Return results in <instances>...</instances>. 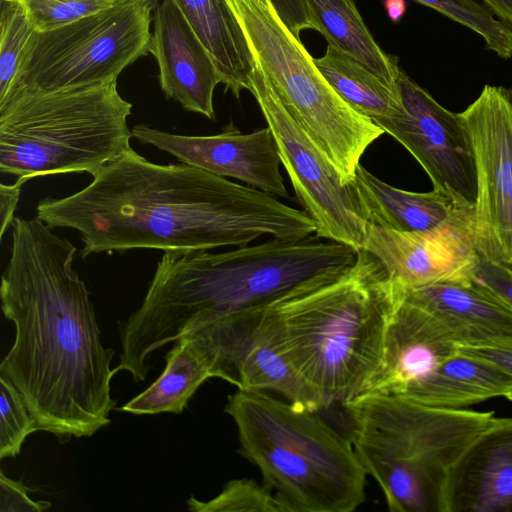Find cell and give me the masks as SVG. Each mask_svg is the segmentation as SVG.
I'll return each instance as SVG.
<instances>
[{
	"label": "cell",
	"instance_id": "obj_1",
	"mask_svg": "<svg viewBox=\"0 0 512 512\" xmlns=\"http://www.w3.org/2000/svg\"><path fill=\"white\" fill-rule=\"evenodd\" d=\"M1 307L15 327L0 364L37 430L61 441L107 426L114 351L105 348L85 283L72 267L76 247L37 216L15 217Z\"/></svg>",
	"mask_w": 512,
	"mask_h": 512
},
{
	"label": "cell",
	"instance_id": "obj_2",
	"mask_svg": "<svg viewBox=\"0 0 512 512\" xmlns=\"http://www.w3.org/2000/svg\"><path fill=\"white\" fill-rule=\"evenodd\" d=\"M92 177L80 191L36 207L51 229L79 232L83 258L137 248L242 247L263 236L299 240L317 231L304 210L272 194L185 163H152L133 149Z\"/></svg>",
	"mask_w": 512,
	"mask_h": 512
},
{
	"label": "cell",
	"instance_id": "obj_3",
	"mask_svg": "<svg viewBox=\"0 0 512 512\" xmlns=\"http://www.w3.org/2000/svg\"><path fill=\"white\" fill-rule=\"evenodd\" d=\"M358 251L316 234L270 237L233 250L167 251L140 307L119 325L117 371L144 381L148 360L191 329L214 318L264 306L315 280L349 269Z\"/></svg>",
	"mask_w": 512,
	"mask_h": 512
},
{
	"label": "cell",
	"instance_id": "obj_4",
	"mask_svg": "<svg viewBox=\"0 0 512 512\" xmlns=\"http://www.w3.org/2000/svg\"><path fill=\"white\" fill-rule=\"evenodd\" d=\"M398 290L359 250L339 275L315 280L263 308L284 358L326 408L364 393L380 368Z\"/></svg>",
	"mask_w": 512,
	"mask_h": 512
},
{
	"label": "cell",
	"instance_id": "obj_5",
	"mask_svg": "<svg viewBox=\"0 0 512 512\" xmlns=\"http://www.w3.org/2000/svg\"><path fill=\"white\" fill-rule=\"evenodd\" d=\"M342 407L345 435L391 512H456L471 456L512 425V417L494 411L437 408L381 393H362Z\"/></svg>",
	"mask_w": 512,
	"mask_h": 512
},
{
	"label": "cell",
	"instance_id": "obj_6",
	"mask_svg": "<svg viewBox=\"0 0 512 512\" xmlns=\"http://www.w3.org/2000/svg\"><path fill=\"white\" fill-rule=\"evenodd\" d=\"M224 411L237 427L238 452L260 470L282 512H352L365 501L368 474L350 440L316 411L239 389Z\"/></svg>",
	"mask_w": 512,
	"mask_h": 512
},
{
	"label": "cell",
	"instance_id": "obj_7",
	"mask_svg": "<svg viewBox=\"0 0 512 512\" xmlns=\"http://www.w3.org/2000/svg\"><path fill=\"white\" fill-rule=\"evenodd\" d=\"M131 110L117 81L57 91L19 88L0 103V171L27 181L94 176L132 149Z\"/></svg>",
	"mask_w": 512,
	"mask_h": 512
},
{
	"label": "cell",
	"instance_id": "obj_8",
	"mask_svg": "<svg viewBox=\"0 0 512 512\" xmlns=\"http://www.w3.org/2000/svg\"><path fill=\"white\" fill-rule=\"evenodd\" d=\"M226 1L283 105L350 184L362 155L384 130L337 94L271 0Z\"/></svg>",
	"mask_w": 512,
	"mask_h": 512
},
{
	"label": "cell",
	"instance_id": "obj_9",
	"mask_svg": "<svg viewBox=\"0 0 512 512\" xmlns=\"http://www.w3.org/2000/svg\"><path fill=\"white\" fill-rule=\"evenodd\" d=\"M159 2L124 0L59 28L35 31L15 90L57 91L117 81L126 67L150 53Z\"/></svg>",
	"mask_w": 512,
	"mask_h": 512
},
{
	"label": "cell",
	"instance_id": "obj_10",
	"mask_svg": "<svg viewBox=\"0 0 512 512\" xmlns=\"http://www.w3.org/2000/svg\"><path fill=\"white\" fill-rule=\"evenodd\" d=\"M254 60L248 91L275 137L297 199L317 224L316 235L362 250L368 222L353 186L342 182L332 162L288 112Z\"/></svg>",
	"mask_w": 512,
	"mask_h": 512
},
{
	"label": "cell",
	"instance_id": "obj_11",
	"mask_svg": "<svg viewBox=\"0 0 512 512\" xmlns=\"http://www.w3.org/2000/svg\"><path fill=\"white\" fill-rule=\"evenodd\" d=\"M473 147L477 254L512 270V90L485 85L462 112Z\"/></svg>",
	"mask_w": 512,
	"mask_h": 512
},
{
	"label": "cell",
	"instance_id": "obj_12",
	"mask_svg": "<svg viewBox=\"0 0 512 512\" xmlns=\"http://www.w3.org/2000/svg\"><path fill=\"white\" fill-rule=\"evenodd\" d=\"M264 306L214 318L183 336L204 353L214 377L237 389L273 391L305 410L326 408L276 347L263 318Z\"/></svg>",
	"mask_w": 512,
	"mask_h": 512
},
{
	"label": "cell",
	"instance_id": "obj_13",
	"mask_svg": "<svg viewBox=\"0 0 512 512\" xmlns=\"http://www.w3.org/2000/svg\"><path fill=\"white\" fill-rule=\"evenodd\" d=\"M398 88L403 112L378 126L411 153L434 188L450 190L474 205L477 195L474 152L459 113L440 105L402 69Z\"/></svg>",
	"mask_w": 512,
	"mask_h": 512
},
{
	"label": "cell",
	"instance_id": "obj_14",
	"mask_svg": "<svg viewBox=\"0 0 512 512\" xmlns=\"http://www.w3.org/2000/svg\"><path fill=\"white\" fill-rule=\"evenodd\" d=\"M362 250L401 290L470 278L478 258L474 209L427 231L402 232L368 224Z\"/></svg>",
	"mask_w": 512,
	"mask_h": 512
},
{
	"label": "cell",
	"instance_id": "obj_15",
	"mask_svg": "<svg viewBox=\"0 0 512 512\" xmlns=\"http://www.w3.org/2000/svg\"><path fill=\"white\" fill-rule=\"evenodd\" d=\"M398 290L396 312L432 340L458 347L512 336V310L472 277Z\"/></svg>",
	"mask_w": 512,
	"mask_h": 512
},
{
	"label": "cell",
	"instance_id": "obj_16",
	"mask_svg": "<svg viewBox=\"0 0 512 512\" xmlns=\"http://www.w3.org/2000/svg\"><path fill=\"white\" fill-rule=\"evenodd\" d=\"M131 131L140 143L165 151L181 163L290 199L280 172L278 146L268 126L245 134L230 123L211 136L172 134L143 123Z\"/></svg>",
	"mask_w": 512,
	"mask_h": 512
},
{
	"label": "cell",
	"instance_id": "obj_17",
	"mask_svg": "<svg viewBox=\"0 0 512 512\" xmlns=\"http://www.w3.org/2000/svg\"><path fill=\"white\" fill-rule=\"evenodd\" d=\"M150 53L159 84L168 99L190 112L215 119L213 94L221 83L202 42L173 0H160L154 10Z\"/></svg>",
	"mask_w": 512,
	"mask_h": 512
},
{
	"label": "cell",
	"instance_id": "obj_18",
	"mask_svg": "<svg viewBox=\"0 0 512 512\" xmlns=\"http://www.w3.org/2000/svg\"><path fill=\"white\" fill-rule=\"evenodd\" d=\"M351 185L368 224L396 231L431 230L474 209L447 189L418 193L393 187L362 165Z\"/></svg>",
	"mask_w": 512,
	"mask_h": 512
},
{
	"label": "cell",
	"instance_id": "obj_19",
	"mask_svg": "<svg viewBox=\"0 0 512 512\" xmlns=\"http://www.w3.org/2000/svg\"><path fill=\"white\" fill-rule=\"evenodd\" d=\"M204 45L225 91L249 90L254 56L226 0H173Z\"/></svg>",
	"mask_w": 512,
	"mask_h": 512
},
{
	"label": "cell",
	"instance_id": "obj_20",
	"mask_svg": "<svg viewBox=\"0 0 512 512\" xmlns=\"http://www.w3.org/2000/svg\"><path fill=\"white\" fill-rule=\"evenodd\" d=\"M511 390L512 376L487 361L457 351L402 397L437 408L463 409L505 397Z\"/></svg>",
	"mask_w": 512,
	"mask_h": 512
},
{
	"label": "cell",
	"instance_id": "obj_21",
	"mask_svg": "<svg viewBox=\"0 0 512 512\" xmlns=\"http://www.w3.org/2000/svg\"><path fill=\"white\" fill-rule=\"evenodd\" d=\"M312 29L388 85L398 88V58L384 52L364 23L354 0H306Z\"/></svg>",
	"mask_w": 512,
	"mask_h": 512
},
{
	"label": "cell",
	"instance_id": "obj_22",
	"mask_svg": "<svg viewBox=\"0 0 512 512\" xmlns=\"http://www.w3.org/2000/svg\"><path fill=\"white\" fill-rule=\"evenodd\" d=\"M512 511V425L486 438L471 456L457 512Z\"/></svg>",
	"mask_w": 512,
	"mask_h": 512
},
{
	"label": "cell",
	"instance_id": "obj_23",
	"mask_svg": "<svg viewBox=\"0 0 512 512\" xmlns=\"http://www.w3.org/2000/svg\"><path fill=\"white\" fill-rule=\"evenodd\" d=\"M165 359L162 374L121 411L136 415L179 414L197 389L214 378L210 361L188 336L179 338Z\"/></svg>",
	"mask_w": 512,
	"mask_h": 512
},
{
	"label": "cell",
	"instance_id": "obj_24",
	"mask_svg": "<svg viewBox=\"0 0 512 512\" xmlns=\"http://www.w3.org/2000/svg\"><path fill=\"white\" fill-rule=\"evenodd\" d=\"M315 65L337 94L377 125L404 110L399 88L385 83L354 59L328 45Z\"/></svg>",
	"mask_w": 512,
	"mask_h": 512
},
{
	"label": "cell",
	"instance_id": "obj_25",
	"mask_svg": "<svg viewBox=\"0 0 512 512\" xmlns=\"http://www.w3.org/2000/svg\"><path fill=\"white\" fill-rule=\"evenodd\" d=\"M0 103L19 86L25 56L35 30L15 2H0Z\"/></svg>",
	"mask_w": 512,
	"mask_h": 512
},
{
	"label": "cell",
	"instance_id": "obj_26",
	"mask_svg": "<svg viewBox=\"0 0 512 512\" xmlns=\"http://www.w3.org/2000/svg\"><path fill=\"white\" fill-rule=\"evenodd\" d=\"M471 29L485 41L486 48L503 59L512 58V27L494 17L474 0H414Z\"/></svg>",
	"mask_w": 512,
	"mask_h": 512
},
{
	"label": "cell",
	"instance_id": "obj_27",
	"mask_svg": "<svg viewBox=\"0 0 512 512\" xmlns=\"http://www.w3.org/2000/svg\"><path fill=\"white\" fill-rule=\"evenodd\" d=\"M186 504L192 512H282L272 491L251 479L230 480L211 500L191 496Z\"/></svg>",
	"mask_w": 512,
	"mask_h": 512
},
{
	"label": "cell",
	"instance_id": "obj_28",
	"mask_svg": "<svg viewBox=\"0 0 512 512\" xmlns=\"http://www.w3.org/2000/svg\"><path fill=\"white\" fill-rule=\"evenodd\" d=\"M17 3L36 32H45L97 13L124 0H2Z\"/></svg>",
	"mask_w": 512,
	"mask_h": 512
},
{
	"label": "cell",
	"instance_id": "obj_29",
	"mask_svg": "<svg viewBox=\"0 0 512 512\" xmlns=\"http://www.w3.org/2000/svg\"><path fill=\"white\" fill-rule=\"evenodd\" d=\"M37 430L35 420L12 382L0 374V458L16 457L27 436Z\"/></svg>",
	"mask_w": 512,
	"mask_h": 512
},
{
	"label": "cell",
	"instance_id": "obj_30",
	"mask_svg": "<svg viewBox=\"0 0 512 512\" xmlns=\"http://www.w3.org/2000/svg\"><path fill=\"white\" fill-rule=\"evenodd\" d=\"M472 278L487 288L512 310V270L481 258L472 269Z\"/></svg>",
	"mask_w": 512,
	"mask_h": 512
},
{
	"label": "cell",
	"instance_id": "obj_31",
	"mask_svg": "<svg viewBox=\"0 0 512 512\" xmlns=\"http://www.w3.org/2000/svg\"><path fill=\"white\" fill-rule=\"evenodd\" d=\"M30 489L20 481L12 480L0 473V511L1 512H43L51 507L48 501H34L29 495Z\"/></svg>",
	"mask_w": 512,
	"mask_h": 512
},
{
	"label": "cell",
	"instance_id": "obj_32",
	"mask_svg": "<svg viewBox=\"0 0 512 512\" xmlns=\"http://www.w3.org/2000/svg\"><path fill=\"white\" fill-rule=\"evenodd\" d=\"M458 351L487 361L512 376V336L463 345Z\"/></svg>",
	"mask_w": 512,
	"mask_h": 512
},
{
	"label": "cell",
	"instance_id": "obj_33",
	"mask_svg": "<svg viewBox=\"0 0 512 512\" xmlns=\"http://www.w3.org/2000/svg\"><path fill=\"white\" fill-rule=\"evenodd\" d=\"M286 27L297 37L306 29H312L306 0H271Z\"/></svg>",
	"mask_w": 512,
	"mask_h": 512
},
{
	"label": "cell",
	"instance_id": "obj_34",
	"mask_svg": "<svg viewBox=\"0 0 512 512\" xmlns=\"http://www.w3.org/2000/svg\"><path fill=\"white\" fill-rule=\"evenodd\" d=\"M25 179H17L13 184L0 185V238H3L6 230L12 226L15 219V211L20 198L22 185Z\"/></svg>",
	"mask_w": 512,
	"mask_h": 512
},
{
	"label": "cell",
	"instance_id": "obj_35",
	"mask_svg": "<svg viewBox=\"0 0 512 512\" xmlns=\"http://www.w3.org/2000/svg\"><path fill=\"white\" fill-rule=\"evenodd\" d=\"M504 23L512 27V0H482Z\"/></svg>",
	"mask_w": 512,
	"mask_h": 512
},
{
	"label": "cell",
	"instance_id": "obj_36",
	"mask_svg": "<svg viewBox=\"0 0 512 512\" xmlns=\"http://www.w3.org/2000/svg\"><path fill=\"white\" fill-rule=\"evenodd\" d=\"M385 11L394 23H398L406 13L405 0H384Z\"/></svg>",
	"mask_w": 512,
	"mask_h": 512
},
{
	"label": "cell",
	"instance_id": "obj_37",
	"mask_svg": "<svg viewBox=\"0 0 512 512\" xmlns=\"http://www.w3.org/2000/svg\"><path fill=\"white\" fill-rule=\"evenodd\" d=\"M505 398L512 402V390L505 396Z\"/></svg>",
	"mask_w": 512,
	"mask_h": 512
},
{
	"label": "cell",
	"instance_id": "obj_38",
	"mask_svg": "<svg viewBox=\"0 0 512 512\" xmlns=\"http://www.w3.org/2000/svg\"><path fill=\"white\" fill-rule=\"evenodd\" d=\"M0 1H2V0H0Z\"/></svg>",
	"mask_w": 512,
	"mask_h": 512
}]
</instances>
